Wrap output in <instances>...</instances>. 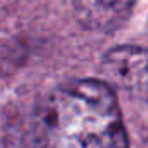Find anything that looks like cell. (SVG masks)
Masks as SVG:
<instances>
[{
	"label": "cell",
	"instance_id": "6da1fadb",
	"mask_svg": "<svg viewBox=\"0 0 148 148\" xmlns=\"http://www.w3.org/2000/svg\"><path fill=\"white\" fill-rule=\"evenodd\" d=\"M37 148H129L112 87L101 80L58 87L40 110Z\"/></svg>",
	"mask_w": 148,
	"mask_h": 148
},
{
	"label": "cell",
	"instance_id": "7a4b0ae2",
	"mask_svg": "<svg viewBox=\"0 0 148 148\" xmlns=\"http://www.w3.org/2000/svg\"><path fill=\"white\" fill-rule=\"evenodd\" d=\"M108 86H115L132 94L148 92V49L122 45L112 49L101 64Z\"/></svg>",
	"mask_w": 148,
	"mask_h": 148
},
{
	"label": "cell",
	"instance_id": "3957f363",
	"mask_svg": "<svg viewBox=\"0 0 148 148\" xmlns=\"http://www.w3.org/2000/svg\"><path fill=\"white\" fill-rule=\"evenodd\" d=\"M136 0H73L75 16L82 26L96 32H113L122 26Z\"/></svg>",
	"mask_w": 148,
	"mask_h": 148
}]
</instances>
